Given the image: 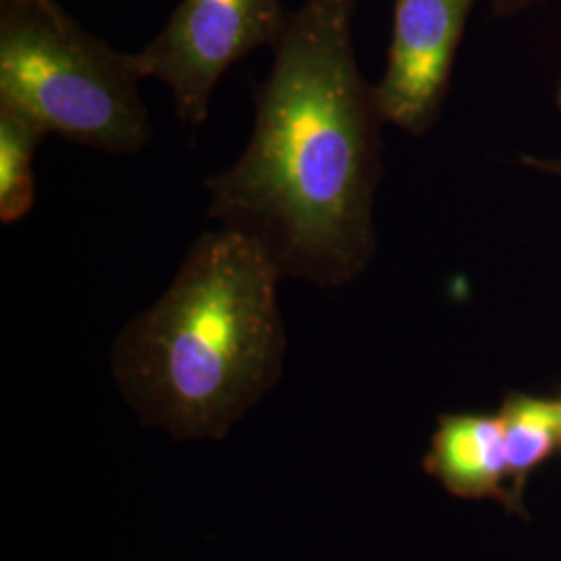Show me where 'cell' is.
<instances>
[{
	"instance_id": "1",
	"label": "cell",
	"mask_w": 561,
	"mask_h": 561,
	"mask_svg": "<svg viewBox=\"0 0 561 561\" xmlns=\"http://www.w3.org/2000/svg\"><path fill=\"white\" fill-rule=\"evenodd\" d=\"M354 0H304L254 90L240 159L206 181L208 219L256 243L283 279L337 289L377 254L382 119L354 53Z\"/></svg>"
},
{
	"instance_id": "2",
	"label": "cell",
	"mask_w": 561,
	"mask_h": 561,
	"mask_svg": "<svg viewBox=\"0 0 561 561\" xmlns=\"http://www.w3.org/2000/svg\"><path fill=\"white\" fill-rule=\"evenodd\" d=\"M277 266L256 243L210 229L161 298L121 329L111 370L146 428L219 442L279 382L287 335Z\"/></svg>"
},
{
	"instance_id": "3",
	"label": "cell",
	"mask_w": 561,
	"mask_h": 561,
	"mask_svg": "<svg viewBox=\"0 0 561 561\" xmlns=\"http://www.w3.org/2000/svg\"><path fill=\"white\" fill-rule=\"evenodd\" d=\"M136 55L83 30L57 0H0V102L50 136L131 157L150 136Z\"/></svg>"
},
{
	"instance_id": "4",
	"label": "cell",
	"mask_w": 561,
	"mask_h": 561,
	"mask_svg": "<svg viewBox=\"0 0 561 561\" xmlns=\"http://www.w3.org/2000/svg\"><path fill=\"white\" fill-rule=\"evenodd\" d=\"M289 13L280 0H181L136 60L141 78L169 88L187 127L208 119L222 76L262 46H275Z\"/></svg>"
},
{
	"instance_id": "5",
	"label": "cell",
	"mask_w": 561,
	"mask_h": 561,
	"mask_svg": "<svg viewBox=\"0 0 561 561\" xmlns=\"http://www.w3.org/2000/svg\"><path fill=\"white\" fill-rule=\"evenodd\" d=\"M474 0H396L393 32L375 96L382 119L422 136L442 115Z\"/></svg>"
},
{
	"instance_id": "6",
	"label": "cell",
	"mask_w": 561,
	"mask_h": 561,
	"mask_svg": "<svg viewBox=\"0 0 561 561\" xmlns=\"http://www.w3.org/2000/svg\"><path fill=\"white\" fill-rule=\"evenodd\" d=\"M424 470L460 500H497L522 512L510 479L497 414H443L431 437Z\"/></svg>"
},
{
	"instance_id": "7",
	"label": "cell",
	"mask_w": 561,
	"mask_h": 561,
	"mask_svg": "<svg viewBox=\"0 0 561 561\" xmlns=\"http://www.w3.org/2000/svg\"><path fill=\"white\" fill-rule=\"evenodd\" d=\"M512 489L522 502L528 477L561 447V400L512 393L497 412Z\"/></svg>"
},
{
	"instance_id": "8",
	"label": "cell",
	"mask_w": 561,
	"mask_h": 561,
	"mask_svg": "<svg viewBox=\"0 0 561 561\" xmlns=\"http://www.w3.org/2000/svg\"><path fill=\"white\" fill-rule=\"evenodd\" d=\"M48 134L15 106L0 102V221L18 222L36 201L34 157Z\"/></svg>"
},
{
	"instance_id": "9",
	"label": "cell",
	"mask_w": 561,
	"mask_h": 561,
	"mask_svg": "<svg viewBox=\"0 0 561 561\" xmlns=\"http://www.w3.org/2000/svg\"><path fill=\"white\" fill-rule=\"evenodd\" d=\"M545 0H491V11L495 18H512L522 11H528Z\"/></svg>"
},
{
	"instance_id": "10",
	"label": "cell",
	"mask_w": 561,
	"mask_h": 561,
	"mask_svg": "<svg viewBox=\"0 0 561 561\" xmlns=\"http://www.w3.org/2000/svg\"><path fill=\"white\" fill-rule=\"evenodd\" d=\"M524 164L533 167L535 171L539 173H547V175H553V178H560L561 180V161H549V159H524Z\"/></svg>"
},
{
	"instance_id": "11",
	"label": "cell",
	"mask_w": 561,
	"mask_h": 561,
	"mask_svg": "<svg viewBox=\"0 0 561 561\" xmlns=\"http://www.w3.org/2000/svg\"><path fill=\"white\" fill-rule=\"evenodd\" d=\"M560 106H561V90H560Z\"/></svg>"
}]
</instances>
